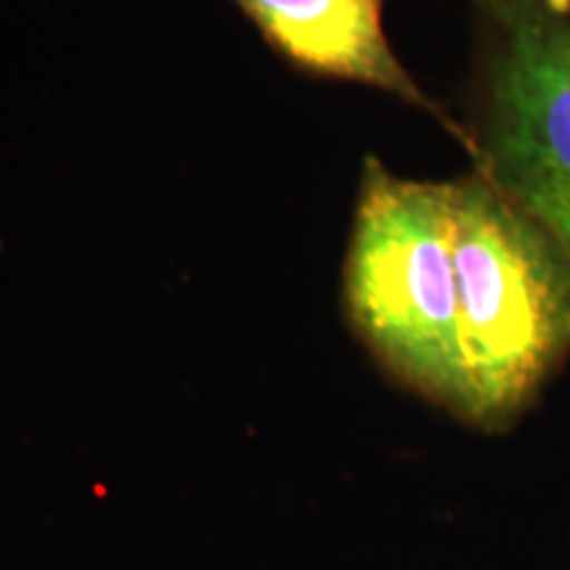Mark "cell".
I'll use <instances>...</instances> for the list:
<instances>
[{
  "label": "cell",
  "mask_w": 570,
  "mask_h": 570,
  "mask_svg": "<svg viewBox=\"0 0 570 570\" xmlns=\"http://www.w3.org/2000/svg\"><path fill=\"white\" fill-rule=\"evenodd\" d=\"M460 304L454 415L502 431L570 354V269L487 177L452 180Z\"/></svg>",
  "instance_id": "obj_1"
},
{
  "label": "cell",
  "mask_w": 570,
  "mask_h": 570,
  "mask_svg": "<svg viewBox=\"0 0 570 570\" xmlns=\"http://www.w3.org/2000/svg\"><path fill=\"white\" fill-rule=\"evenodd\" d=\"M452 233V180H410L365 161L344 265L346 315L396 381L458 412Z\"/></svg>",
  "instance_id": "obj_2"
},
{
  "label": "cell",
  "mask_w": 570,
  "mask_h": 570,
  "mask_svg": "<svg viewBox=\"0 0 570 570\" xmlns=\"http://www.w3.org/2000/svg\"><path fill=\"white\" fill-rule=\"evenodd\" d=\"M473 169L570 269V0H479Z\"/></svg>",
  "instance_id": "obj_3"
},
{
  "label": "cell",
  "mask_w": 570,
  "mask_h": 570,
  "mask_svg": "<svg viewBox=\"0 0 570 570\" xmlns=\"http://www.w3.org/2000/svg\"><path fill=\"white\" fill-rule=\"evenodd\" d=\"M275 53L306 75L389 92L436 117L470 148L465 127L439 109L404 69L383 27V0H233Z\"/></svg>",
  "instance_id": "obj_4"
},
{
  "label": "cell",
  "mask_w": 570,
  "mask_h": 570,
  "mask_svg": "<svg viewBox=\"0 0 570 570\" xmlns=\"http://www.w3.org/2000/svg\"><path fill=\"white\" fill-rule=\"evenodd\" d=\"M473 3H479V0H473Z\"/></svg>",
  "instance_id": "obj_5"
}]
</instances>
